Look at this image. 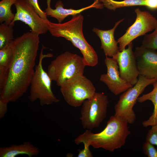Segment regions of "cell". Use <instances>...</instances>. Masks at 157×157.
I'll return each mask as SVG.
<instances>
[{"mask_svg":"<svg viewBox=\"0 0 157 157\" xmlns=\"http://www.w3.org/2000/svg\"><path fill=\"white\" fill-rule=\"evenodd\" d=\"M17 0H2L0 1V23L10 24L14 19L15 14L12 12V6Z\"/></svg>","mask_w":157,"mask_h":157,"instance_id":"cell-21","label":"cell"},{"mask_svg":"<svg viewBox=\"0 0 157 157\" xmlns=\"http://www.w3.org/2000/svg\"><path fill=\"white\" fill-rule=\"evenodd\" d=\"M104 63L107 72L101 75L99 80L113 94L117 95L133 86L121 77L117 63L114 59L106 56Z\"/></svg>","mask_w":157,"mask_h":157,"instance_id":"cell-12","label":"cell"},{"mask_svg":"<svg viewBox=\"0 0 157 157\" xmlns=\"http://www.w3.org/2000/svg\"><path fill=\"white\" fill-rule=\"evenodd\" d=\"M15 22L8 24L6 22L0 25V49L11 42L15 39L13 27Z\"/></svg>","mask_w":157,"mask_h":157,"instance_id":"cell-20","label":"cell"},{"mask_svg":"<svg viewBox=\"0 0 157 157\" xmlns=\"http://www.w3.org/2000/svg\"><path fill=\"white\" fill-rule=\"evenodd\" d=\"M109 101L103 92H95L82 105L81 120L83 129L91 130L99 127L106 117Z\"/></svg>","mask_w":157,"mask_h":157,"instance_id":"cell-7","label":"cell"},{"mask_svg":"<svg viewBox=\"0 0 157 157\" xmlns=\"http://www.w3.org/2000/svg\"><path fill=\"white\" fill-rule=\"evenodd\" d=\"M122 19L115 23L113 27L110 30H103L94 27L92 30L99 38L101 43V48L106 56L112 58L119 51L118 42L115 38V30L118 25L124 20Z\"/></svg>","mask_w":157,"mask_h":157,"instance_id":"cell-15","label":"cell"},{"mask_svg":"<svg viewBox=\"0 0 157 157\" xmlns=\"http://www.w3.org/2000/svg\"><path fill=\"white\" fill-rule=\"evenodd\" d=\"M142 44L145 47L157 50V27L152 33L145 35Z\"/></svg>","mask_w":157,"mask_h":157,"instance_id":"cell-22","label":"cell"},{"mask_svg":"<svg viewBox=\"0 0 157 157\" xmlns=\"http://www.w3.org/2000/svg\"><path fill=\"white\" fill-rule=\"evenodd\" d=\"M84 148L78 151V157H93L92 152L90 149V146L86 144H83Z\"/></svg>","mask_w":157,"mask_h":157,"instance_id":"cell-26","label":"cell"},{"mask_svg":"<svg viewBox=\"0 0 157 157\" xmlns=\"http://www.w3.org/2000/svg\"><path fill=\"white\" fill-rule=\"evenodd\" d=\"M142 149L144 154L148 157H157V149L154 145L146 141L143 145Z\"/></svg>","mask_w":157,"mask_h":157,"instance_id":"cell-23","label":"cell"},{"mask_svg":"<svg viewBox=\"0 0 157 157\" xmlns=\"http://www.w3.org/2000/svg\"><path fill=\"white\" fill-rule=\"evenodd\" d=\"M35 9L40 17L45 20H48L47 15L44 11L42 10L39 5L38 0H27Z\"/></svg>","mask_w":157,"mask_h":157,"instance_id":"cell-25","label":"cell"},{"mask_svg":"<svg viewBox=\"0 0 157 157\" xmlns=\"http://www.w3.org/2000/svg\"><path fill=\"white\" fill-rule=\"evenodd\" d=\"M151 127L146 136L145 141L157 146V124Z\"/></svg>","mask_w":157,"mask_h":157,"instance_id":"cell-24","label":"cell"},{"mask_svg":"<svg viewBox=\"0 0 157 157\" xmlns=\"http://www.w3.org/2000/svg\"><path fill=\"white\" fill-rule=\"evenodd\" d=\"M39 35L24 33L11 42L13 55L3 83L0 87V99L15 102L26 92L34 72L40 42Z\"/></svg>","mask_w":157,"mask_h":157,"instance_id":"cell-1","label":"cell"},{"mask_svg":"<svg viewBox=\"0 0 157 157\" xmlns=\"http://www.w3.org/2000/svg\"><path fill=\"white\" fill-rule=\"evenodd\" d=\"M137 66L141 75L149 79H157V51L142 45L134 51Z\"/></svg>","mask_w":157,"mask_h":157,"instance_id":"cell-13","label":"cell"},{"mask_svg":"<svg viewBox=\"0 0 157 157\" xmlns=\"http://www.w3.org/2000/svg\"><path fill=\"white\" fill-rule=\"evenodd\" d=\"M136 18L134 23L129 27L126 33L117 40L119 51L137 38L145 35L157 27V19L149 12L141 10L139 8L135 9Z\"/></svg>","mask_w":157,"mask_h":157,"instance_id":"cell-9","label":"cell"},{"mask_svg":"<svg viewBox=\"0 0 157 157\" xmlns=\"http://www.w3.org/2000/svg\"><path fill=\"white\" fill-rule=\"evenodd\" d=\"M11 42L0 49V87L3 83L12 58Z\"/></svg>","mask_w":157,"mask_h":157,"instance_id":"cell-18","label":"cell"},{"mask_svg":"<svg viewBox=\"0 0 157 157\" xmlns=\"http://www.w3.org/2000/svg\"><path fill=\"white\" fill-rule=\"evenodd\" d=\"M152 85L153 88L151 92L143 94L137 99V101L140 103L147 100H150L154 105V110L152 115L148 119L142 122V125L145 127L157 124V81Z\"/></svg>","mask_w":157,"mask_h":157,"instance_id":"cell-17","label":"cell"},{"mask_svg":"<svg viewBox=\"0 0 157 157\" xmlns=\"http://www.w3.org/2000/svg\"><path fill=\"white\" fill-rule=\"evenodd\" d=\"M128 124L123 118L114 115L110 117L101 131L94 133L91 130L87 129L76 138L74 142L76 145L86 144L94 148L113 151L125 144L131 134Z\"/></svg>","mask_w":157,"mask_h":157,"instance_id":"cell-2","label":"cell"},{"mask_svg":"<svg viewBox=\"0 0 157 157\" xmlns=\"http://www.w3.org/2000/svg\"><path fill=\"white\" fill-rule=\"evenodd\" d=\"M14 5L16 12L13 22L21 21L28 25L31 31L38 35L45 33L48 31L44 20L27 0H17Z\"/></svg>","mask_w":157,"mask_h":157,"instance_id":"cell-10","label":"cell"},{"mask_svg":"<svg viewBox=\"0 0 157 157\" xmlns=\"http://www.w3.org/2000/svg\"><path fill=\"white\" fill-rule=\"evenodd\" d=\"M83 16L79 14L72 15L70 20L64 23H54L49 20H44V22L48 31L53 36L63 37L70 41L80 51L85 65L94 67L98 63V56L83 35Z\"/></svg>","mask_w":157,"mask_h":157,"instance_id":"cell-3","label":"cell"},{"mask_svg":"<svg viewBox=\"0 0 157 157\" xmlns=\"http://www.w3.org/2000/svg\"><path fill=\"white\" fill-rule=\"evenodd\" d=\"M8 102L0 99V118H3L7 112Z\"/></svg>","mask_w":157,"mask_h":157,"instance_id":"cell-27","label":"cell"},{"mask_svg":"<svg viewBox=\"0 0 157 157\" xmlns=\"http://www.w3.org/2000/svg\"><path fill=\"white\" fill-rule=\"evenodd\" d=\"M51 0H47V7L44 11L47 16L56 18L59 23H61L69 16L80 14L85 10L92 8L102 9L104 7L99 0H94V2L90 5L81 9L77 10L66 9L63 8L64 5L62 1L58 0L55 4V9H53L51 7Z\"/></svg>","mask_w":157,"mask_h":157,"instance_id":"cell-14","label":"cell"},{"mask_svg":"<svg viewBox=\"0 0 157 157\" xmlns=\"http://www.w3.org/2000/svg\"><path fill=\"white\" fill-rule=\"evenodd\" d=\"M45 49L46 47L42 45L39 55V63L35 67L31 81L30 94L28 97L29 100L31 102L39 99L41 106L57 103L60 101L52 91V80L42 66V61L44 58L51 57L53 56L51 53L44 54L43 50Z\"/></svg>","mask_w":157,"mask_h":157,"instance_id":"cell-5","label":"cell"},{"mask_svg":"<svg viewBox=\"0 0 157 157\" xmlns=\"http://www.w3.org/2000/svg\"><path fill=\"white\" fill-rule=\"evenodd\" d=\"M157 81V79H149L139 75L137 83L120 96L115 106V115L123 118L128 124L134 123L136 115L133 108L138 98L147 87Z\"/></svg>","mask_w":157,"mask_h":157,"instance_id":"cell-6","label":"cell"},{"mask_svg":"<svg viewBox=\"0 0 157 157\" xmlns=\"http://www.w3.org/2000/svg\"><path fill=\"white\" fill-rule=\"evenodd\" d=\"M85 66L83 57L66 51L51 62L47 72L51 80L60 87L72 78L83 75Z\"/></svg>","mask_w":157,"mask_h":157,"instance_id":"cell-4","label":"cell"},{"mask_svg":"<svg viewBox=\"0 0 157 157\" xmlns=\"http://www.w3.org/2000/svg\"><path fill=\"white\" fill-rule=\"evenodd\" d=\"M40 153L37 147L28 142L19 145L13 144L10 147L0 148V157H15L20 155H26L32 157L38 156Z\"/></svg>","mask_w":157,"mask_h":157,"instance_id":"cell-16","label":"cell"},{"mask_svg":"<svg viewBox=\"0 0 157 157\" xmlns=\"http://www.w3.org/2000/svg\"><path fill=\"white\" fill-rule=\"evenodd\" d=\"M147 6L149 9L152 10L157 9V0H147Z\"/></svg>","mask_w":157,"mask_h":157,"instance_id":"cell-28","label":"cell"},{"mask_svg":"<svg viewBox=\"0 0 157 157\" xmlns=\"http://www.w3.org/2000/svg\"><path fill=\"white\" fill-rule=\"evenodd\" d=\"M60 87L66 102L75 107L80 106L85 100L91 98L96 90L91 81L83 75L72 78Z\"/></svg>","mask_w":157,"mask_h":157,"instance_id":"cell-8","label":"cell"},{"mask_svg":"<svg viewBox=\"0 0 157 157\" xmlns=\"http://www.w3.org/2000/svg\"><path fill=\"white\" fill-rule=\"evenodd\" d=\"M128 46L112 58L117 63L121 77L133 86L138 81L139 73L133 50V44L131 42Z\"/></svg>","mask_w":157,"mask_h":157,"instance_id":"cell-11","label":"cell"},{"mask_svg":"<svg viewBox=\"0 0 157 157\" xmlns=\"http://www.w3.org/2000/svg\"><path fill=\"white\" fill-rule=\"evenodd\" d=\"M104 7L108 10L115 11L119 8L136 6H147V0H124L116 1L114 0H99Z\"/></svg>","mask_w":157,"mask_h":157,"instance_id":"cell-19","label":"cell"}]
</instances>
